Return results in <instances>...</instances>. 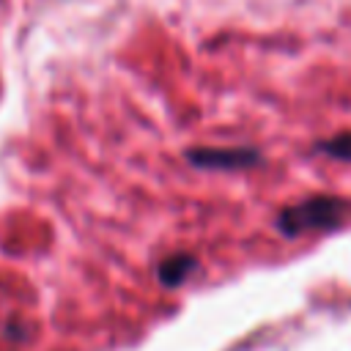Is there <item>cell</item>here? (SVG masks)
I'll return each mask as SVG.
<instances>
[{
    "mask_svg": "<svg viewBox=\"0 0 351 351\" xmlns=\"http://www.w3.org/2000/svg\"><path fill=\"white\" fill-rule=\"evenodd\" d=\"M348 214V203L335 195H313L277 214V230L282 236H302L310 230L337 228Z\"/></svg>",
    "mask_w": 351,
    "mask_h": 351,
    "instance_id": "cell-1",
    "label": "cell"
},
{
    "mask_svg": "<svg viewBox=\"0 0 351 351\" xmlns=\"http://www.w3.org/2000/svg\"><path fill=\"white\" fill-rule=\"evenodd\" d=\"M186 162L203 170H244L261 162V154L255 148H211V145H200V148H189Z\"/></svg>",
    "mask_w": 351,
    "mask_h": 351,
    "instance_id": "cell-2",
    "label": "cell"
},
{
    "mask_svg": "<svg viewBox=\"0 0 351 351\" xmlns=\"http://www.w3.org/2000/svg\"><path fill=\"white\" fill-rule=\"evenodd\" d=\"M195 266H197V261H195L192 255H186V252H176V255H170V258H165V261L159 263L156 277H159L162 285L176 288V285H181V282L195 271Z\"/></svg>",
    "mask_w": 351,
    "mask_h": 351,
    "instance_id": "cell-3",
    "label": "cell"
},
{
    "mask_svg": "<svg viewBox=\"0 0 351 351\" xmlns=\"http://www.w3.org/2000/svg\"><path fill=\"white\" fill-rule=\"evenodd\" d=\"M318 151H324L326 156L351 162V132H343V134H337V137H332V140L318 143Z\"/></svg>",
    "mask_w": 351,
    "mask_h": 351,
    "instance_id": "cell-4",
    "label": "cell"
}]
</instances>
